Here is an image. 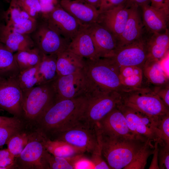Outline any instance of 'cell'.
Segmentation results:
<instances>
[{
  "mask_svg": "<svg viewBox=\"0 0 169 169\" xmlns=\"http://www.w3.org/2000/svg\"><path fill=\"white\" fill-rule=\"evenodd\" d=\"M6 0V1H8V2H9V1H8V0Z\"/></svg>",
  "mask_w": 169,
  "mask_h": 169,
  "instance_id": "cell-54",
  "label": "cell"
},
{
  "mask_svg": "<svg viewBox=\"0 0 169 169\" xmlns=\"http://www.w3.org/2000/svg\"><path fill=\"white\" fill-rule=\"evenodd\" d=\"M84 59L66 50L57 54L56 67L59 76L70 74L82 70Z\"/></svg>",
  "mask_w": 169,
  "mask_h": 169,
  "instance_id": "cell-24",
  "label": "cell"
},
{
  "mask_svg": "<svg viewBox=\"0 0 169 169\" xmlns=\"http://www.w3.org/2000/svg\"><path fill=\"white\" fill-rule=\"evenodd\" d=\"M53 83L56 94L55 102L85 95L89 90L82 69L70 74L59 76Z\"/></svg>",
  "mask_w": 169,
  "mask_h": 169,
  "instance_id": "cell-12",
  "label": "cell"
},
{
  "mask_svg": "<svg viewBox=\"0 0 169 169\" xmlns=\"http://www.w3.org/2000/svg\"><path fill=\"white\" fill-rule=\"evenodd\" d=\"M142 68L137 66L120 67L119 78L121 84L126 88L141 87L143 78Z\"/></svg>",
  "mask_w": 169,
  "mask_h": 169,
  "instance_id": "cell-31",
  "label": "cell"
},
{
  "mask_svg": "<svg viewBox=\"0 0 169 169\" xmlns=\"http://www.w3.org/2000/svg\"><path fill=\"white\" fill-rule=\"evenodd\" d=\"M9 0V2H10V1H11V0Z\"/></svg>",
  "mask_w": 169,
  "mask_h": 169,
  "instance_id": "cell-53",
  "label": "cell"
},
{
  "mask_svg": "<svg viewBox=\"0 0 169 169\" xmlns=\"http://www.w3.org/2000/svg\"><path fill=\"white\" fill-rule=\"evenodd\" d=\"M38 20L31 18L19 23L6 25L13 31L21 34L29 35L36 29Z\"/></svg>",
  "mask_w": 169,
  "mask_h": 169,
  "instance_id": "cell-37",
  "label": "cell"
},
{
  "mask_svg": "<svg viewBox=\"0 0 169 169\" xmlns=\"http://www.w3.org/2000/svg\"><path fill=\"white\" fill-rule=\"evenodd\" d=\"M139 7L136 5L130 6L128 19L122 33L117 40V48L138 40L146 33Z\"/></svg>",
  "mask_w": 169,
  "mask_h": 169,
  "instance_id": "cell-18",
  "label": "cell"
},
{
  "mask_svg": "<svg viewBox=\"0 0 169 169\" xmlns=\"http://www.w3.org/2000/svg\"><path fill=\"white\" fill-rule=\"evenodd\" d=\"M88 101L86 95L55 102L37 121L34 127L45 136L83 120Z\"/></svg>",
  "mask_w": 169,
  "mask_h": 169,
  "instance_id": "cell-1",
  "label": "cell"
},
{
  "mask_svg": "<svg viewBox=\"0 0 169 169\" xmlns=\"http://www.w3.org/2000/svg\"><path fill=\"white\" fill-rule=\"evenodd\" d=\"M91 5L96 8L99 9L101 0H81Z\"/></svg>",
  "mask_w": 169,
  "mask_h": 169,
  "instance_id": "cell-50",
  "label": "cell"
},
{
  "mask_svg": "<svg viewBox=\"0 0 169 169\" xmlns=\"http://www.w3.org/2000/svg\"><path fill=\"white\" fill-rule=\"evenodd\" d=\"M35 130L34 127L26 125L9 139L6 144L7 148L15 157L24 149Z\"/></svg>",
  "mask_w": 169,
  "mask_h": 169,
  "instance_id": "cell-30",
  "label": "cell"
},
{
  "mask_svg": "<svg viewBox=\"0 0 169 169\" xmlns=\"http://www.w3.org/2000/svg\"><path fill=\"white\" fill-rule=\"evenodd\" d=\"M90 159L93 163L94 169H110L103 158L100 146L99 143L98 145L92 153V157Z\"/></svg>",
  "mask_w": 169,
  "mask_h": 169,
  "instance_id": "cell-39",
  "label": "cell"
},
{
  "mask_svg": "<svg viewBox=\"0 0 169 169\" xmlns=\"http://www.w3.org/2000/svg\"><path fill=\"white\" fill-rule=\"evenodd\" d=\"M26 125L22 126L4 125L0 126V149L6 144L9 139Z\"/></svg>",
  "mask_w": 169,
  "mask_h": 169,
  "instance_id": "cell-38",
  "label": "cell"
},
{
  "mask_svg": "<svg viewBox=\"0 0 169 169\" xmlns=\"http://www.w3.org/2000/svg\"><path fill=\"white\" fill-rule=\"evenodd\" d=\"M38 21L36 29L29 34L35 47L46 55L58 54L66 51L70 41L53 31L43 20Z\"/></svg>",
  "mask_w": 169,
  "mask_h": 169,
  "instance_id": "cell-10",
  "label": "cell"
},
{
  "mask_svg": "<svg viewBox=\"0 0 169 169\" xmlns=\"http://www.w3.org/2000/svg\"><path fill=\"white\" fill-rule=\"evenodd\" d=\"M143 75L154 86L169 84V77L161 61L148 59L142 67Z\"/></svg>",
  "mask_w": 169,
  "mask_h": 169,
  "instance_id": "cell-25",
  "label": "cell"
},
{
  "mask_svg": "<svg viewBox=\"0 0 169 169\" xmlns=\"http://www.w3.org/2000/svg\"><path fill=\"white\" fill-rule=\"evenodd\" d=\"M43 54L36 47L16 52L14 56L20 72L38 65Z\"/></svg>",
  "mask_w": 169,
  "mask_h": 169,
  "instance_id": "cell-32",
  "label": "cell"
},
{
  "mask_svg": "<svg viewBox=\"0 0 169 169\" xmlns=\"http://www.w3.org/2000/svg\"><path fill=\"white\" fill-rule=\"evenodd\" d=\"M141 7L142 21L147 33H160L167 29L169 10L157 8L150 4Z\"/></svg>",
  "mask_w": 169,
  "mask_h": 169,
  "instance_id": "cell-20",
  "label": "cell"
},
{
  "mask_svg": "<svg viewBox=\"0 0 169 169\" xmlns=\"http://www.w3.org/2000/svg\"><path fill=\"white\" fill-rule=\"evenodd\" d=\"M147 33L142 38L124 46L117 47L110 58L119 67L137 66L141 68L148 59Z\"/></svg>",
  "mask_w": 169,
  "mask_h": 169,
  "instance_id": "cell-11",
  "label": "cell"
},
{
  "mask_svg": "<svg viewBox=\"0 0 169 169\" xmlns=\"http://www.w3.org/2000/svg\"><path fill=\"white\" fill-rule=\"evenodd\" d=\"M44 144L46 150L53 155L67 158L82 154L85 152L63 141L51 140L44 135Z\"/></svg>",
  "mask_w": 169,
  "mask_h": 169,
  "instance_id": "cell-28",
  "label": "cell"
},
{
  "mask_svg": "<svg viewBox=\"0 0 169 169\" xmlns=\"http://www.w3.org/2000/svg\"><path fill=\"white\" fill-rule=\"evenodd\" d=\"M86 95L88 101L83 121L94 127L121 102V95L116 91L90 89Z\"/></svg>",
  "mask_w": 169,
  "mask_h": 169,
  "instance_id": "cell-6",
  "label": "cell"
},
{
  "mask_svg": "<svg viewBox=\"0 0 169 169\" xmlns=\"http://www.w3.org/2000/svg\"><path fill=\"white\" fill-rule=\"evenodd\" d=\"M20 5L32 18L41 20L57 5L58 0H18Z\"/></svg>",
  "mask_w": 169,
  "mask_h": 169,
  "instance_id": "cell-26",
  "label": "cell"
},
{
  "mask_svg": "<svg viewBox=\"0 0 169 169\" xmlns=\"http://www.w3.org/2000/svg\"><path fill=\"white\" fill-rule=\"evenodd\" d=\"M19 73L14 54L0 42V79L16 77Z\"/></svg>",
  "mask_w": 169,
  "mask_h": 169,
  "instance_id": "cell-27",
  "label": "cell"
},
{
  "mask_svg": "<svg viewBox=\"0 0 169 169\" xmlns=\"http://www.w3.org/2000/svg\"><path fill=\"white\" fill-rule=\"evenodd\" d=\"M86 26L91 36L98 56L100 58L111 57L117 47L116 38L97 22Z\"/></svg>",
  "mask_w": 169,
  "mask_h": 169,
  "instance_id": "cell-15",
  "label": "cell"
},
{
  "mask_svg": "<svg viewBox=\"0 0 169 169\" xmlns=\"http://www.w3.org/2000/svg\"><path fill=\"white\" fill-rule=\"evenodd\" d=\"M38 65L20 72L17 76L19 86L22 91L39 85Z\"/></svg>",
  "mask_w": 169,
  "mask_h": 169,
  "instance_id": "cell-35",
  "label": "cell"
},
{
  "mask_svg": "<svg viewBox=\"0 0 169 169\" xmlns=\"http://www.w3.org/2000/svg\"><path fill=\"white\" fill-rule=\"evenodd\" d=\"M49 27L65 39L71 40L83 26L59 4L41 19Z\"/></svg>",
  "mask_w": 169,
  "mask_h": 169,
  "instance_id": "cell-13",
  "label": "cell"
},
{
  "mask_svg": "<svg viewBox=\"0 0 169 169\" xmlns=\"http://www.w3.org/2000/svg\"><path fill=\"white\" fill-rule=\"evenodd\" d=\"M4 11L2 12L0 10V24L3 23L2 22V19H4L3 16Z\"/></svg>",
  "mask_w": 169,
  "mask_h": 169,
  "instance_id": "cell-51",
  "label": "cell"
},
{
  "mask_svg": "<svg viewBox=\"0 0 169 169\" xmlns=\"http://www.w3.org/2000/svg\"><path fill=\"white\" fill-rule=\"evenodd\" d=\"M67 51L85 59L99 58L91 36L86 26H83L71 40Z\"/></svg>",
  "mask_w": 169,
  "mask_h": 169,
  "instance_id": "cell-21",
  "label": "cell"
},
{
  "mask_svg": "<svg viewBox=\"0 0 169 169\" xmlns=\"http://www.w3.org/2000/svg\"><path fill=\"white\" fill-rule=\"evenodd\" d=\"M95 126L101 132L107 135L136 138L129 129L124 114L117 106Z\"/></svg>",
  "mask_w": 169,
  "mask_h": 169,
  "instance_id": "cell-16",
  "label": "cell"
},
{
  "mask_svg": "<svg viewBox=\"0 0 169 169\" xmlns=\"http://www.w3.org/2000/svg\"><path fill=\"white\" fill-rule=\"evenodd\" d=\"M25 125L23 122L20 119L13 116L7 117L0 116V126L4 125H12L22 126Z\"/></svg>",
  "mask_w": 169,
  "mask_h": 169,
  "instance_id": "cell-46",
  "label": "cell"
},
{
  "mask_svg": "<svg viewBox=\"0 0 169 169\" xmlns=\"http://www.w3.org/2000/svg\"><path fill=\"white\" fill-rule=\"evenodd\" d=\"M158 143L155 142L153 152V156L149 169H159L158 161Z\"/></svg>",
  "mask_w": 169,
  "mask_h": 169,
  "instance_id": "cell-47",
  "label": "cell"
},
{
  "mask_svg": "<svg viewBox=\"0 0 169 169\" xmlns=\"http://www.w3.org/2000/svg\"><path fill=\"white\" fill-rule=\"evenodd\" d=\"M129 7L125 4L101 12L97 23L109 30L117 40L128 19Z\"/></svg>",
  "mask_w": 169,
  "mask_h": 169,
  "instance_id": "cell-17",
  "label": "cell"
},
{
  "mask_svg": "<svg viewBox=\"0 0 169 169\" xmlns=\"http://www.w3.org/2000/svg\"><path fill=\"white\" fill-rule=\"evenodd\" d=\"M69 0V1H70V0Z\"/></svg>",
  "mask_w": 169,
  "mask_h": 169,
  "instance_id": "cell-52",
  "label": "cell"
},
{
  "mask_svg": "<svg viewBox=\"0 0 169 169\" xmlns=\"http://www.w3.org/2000/svg\"><path fill=\"white\" fill-rule=\"evenodd\" d=\"M117 107L124 114L129 129L136 138L146 141H157L159 145L165 144L158 127L160 116H149L120 102Z\"/></svg>",
  "mask_w": 169,
  "mask_h": 169,
  "instance_id": "cell-7",
  "label": "cell"
},
{
  "mask_svg": "<svg viewBox=\"0 0 169 169\" xmlns=\"http://www.w3.org/2000/svg\"><path fill=\"white\" fill-rule=\"evenodd\" d=\"M3 111L22 120V91L17 76L0 79V112Z\"/></svg>",
  "mask_w": 169,
  "mask_h": 169,
  "instance_id": "cell-14",
  "label": "cell"
},
{
  "mask_svg": "<svg viewBox=\"0 0 169 169\" xmlns=\"http://www.w3.org/2000/svg\"><path fill=\"white\" fill-rule=\"evenodd\" d=\"M147 141L135 155L131 161L123 169H144L149 157L153 154L154 146Z\"/></svg>",
  "mask_w": 169,
  "mask_h": 169,
  "instance_id": "cell-34",
  "label": "cell"
},
{
  "mask_svg": "<svg viewBox=\"0 0 169 169\" xmlns=\"http://www.w3.org/2000/svg\"><path fill=\"white\" fill-rule=\"evenodd\" d=\"M4 20L6 25L22 23L31 17L22 6L18 0H11L9 5L4 12Z\"/></svg>",
  "mask_w": 169,
  "mask_h": 169,
  "instance_id": "cell-33",
  "label": "cell"
},
{
  "mask_svg": "<svg viewBox=\"0 0 169 169\" xmlns=\"http://www.w3.org/2000/svg\"><path fill=\"white\" fill-rule=\"evenodd\" d=\"M14 159L8 148L0 149V169H14Z\"/></svg>",
  "mask_w": 169,
  "mask_h": 169,
  "instance_id": "cell-41",
  "label": "cell"
},
{
  "mask_svg": "<svg viewBox=\"0 0 169 169\" xmlns=\"http://www.w3.org/2000/svg\"><path fill=\"white\" fill-rule=\"evenodd\" d=\"M120 93L121 104L149 116L158 118L169 114V108L149 88H129Z\"/></svg>",
  "mask_w": 169,
  "mask_h": 169,
  "instance_id": "cell-5",
  "label": "cell"
},
{
  "mask_svg": "<svg viewBox=\"0 0 169 169\" xmlns=\"http://www.w3.org/2000/svg\"><path fill=\"white\" fill-rule=\"evenodd\" d=\"M151 5L159 9L169 10V0H150Z\"/></svg>",
  "mask_w": 169,
  "mask_h": 169,
  "instance_id": "cell-48",
  "label": "cell"
},
{
  "mask_svg": "<svg viewBox=\"0 0 169 169\" xmlns=\"http://www.w3.org/2000/svg\"><path fill=\"white\" fill-rule=\"evenodd\" d=\"M46 137L51 140L64 141L91 153L98 143L95 127L83 121Z\"/></svg>",
  "mask_w": 169,
  "mask_h": 169,
  "instance_id": "cell-8",
  "label": "cell"
},
{
  "mask_svg": "<svg viewBox=\"0 0 169 169\" xmlns=\"http://www.w3.org/2000/svg\"><path fill=\"white\" fill-rule=\"evenodd\" d=\"M94 169L93 163L90 159L83 156L80 155L76 161L74 169Z\"/></svg>",
  "mask_w": 169,
  "mask_h": 169,
  "instance_id": "cell-45",
  "label": "cell"
},
{
  "mask_svg": "<svg viewBox=\"0 0 169 169\" xmlns=\"http://www.w3.org/2000/svg\"><path fill=\"white\" fill-rule=\"evenodd\" d=\"M148 34L146 38L148 59L161 61L168 51V30L167 29L163 32Z\"/></svg>",
  "mask_w": 169,
  "mask_h": 169,
  "instance_id": "cell-23",
  "label": "cell"
},
{
  "mask_svg": "<svg viewBox=\"0 0 169 169\" xmlns=\"http://www.w3.org/2000/svg\"><path fill=\"white\" fill-rule=\"evenodd\" d=\"M95 129L102 155L110 169H123L148 141L111 136Z\"/></svg>",
  "mask_w": 169,
  "mask_h": 169,
  "instance_id": "cell-2",
  "label": "cell"
},
{
  "mask_svg": "<svg viewBox=\"0 0 169 169\" xmlns=\"http://www.w3.org/2000/svg\"><path fill=\"white\" fill-rule=\"evenodd\" d=\"M57 54H43L38 66L39 85L54 81L59 76L56 67Z\"/></svg>",
  "mask_w": 169,
  "mask_h": 169,
  "instance_id": "cell-29",
  "label": "cell"
},
{
  "mask_svg": "<svg viewBox=\"0 0 169 169\" xmlns=\"http://www.w3.org/2000/svg\"><path fill=\"white\" fill-rule=\"evenodd\" d=\"M81 154L61 157L54 156L46 150L45 157L49 169H74L75 164Z\"/></svg>",
  "mask_w": 169,
  "mask_h": 169,
  "instance_id": "cell-36",
  "label": "cell"
},
{
  "mask_svg": "<svg viewBox=\"0 0 169 169\" xmlns=\"http://www.w3.org/2000/svg\"><path fill=\"white\" fill-rule=\"evenodd\" d=\"M158 153L159 169H169V145L165 144L159 145Z\"/></svg>",
  "mask_w": 169,
  "mask_h": 169,
  "instance_id": "cell-42",
  "label": "cell"
},
{
  "mask_svg": "<svg viewBox=\"0 0 169 169\" xmlns=\"http://www.w3.org/2000/svg\"><path fill=\"white\" fill-rule=\"evenodd\" d=\"M128 0H101L98 10L100 12L119 6L126 4Z\"/></svg>",
  "mask_w": 169,
  "mask_h": 169,
  "instance_id": "cell-44",
  "label": "cell"
},
{
  "mask_svg": "<svg viewBox=\"0 0 169 169\" xmlns=\"http://www.w3.org/2000/svg\"><path fill=\"white\" fill-rule=\"evenodd\" d=\"M0 42L13 53L35 47L29 35L13 31L3 23L0 24Z\"/></svg>",
  "mask_w": 169,
  "mask_h": 169,
  "instance_id": "cell-22",
  "label": "cell"
},
{
  "mask_svg": "<svg viewBox=\"0 0 169 169\" xmlns=\"http://www.w3.org/2000/svg\"><path fill=\"white\" fill-rule=\"evenodd\" d=\"M44 138L43 134L35 130L23 150L15 157L14 169H49Z\"/></svg>",
  "mask_w": 169,
  "mask_h": 169,
  "instance_id": "cell-9",
  "label": "cell"
},
{
  "mask_svg": "<svg viewBox=\"0 0 169 169\" xmlns=\"http://www.w3.org/2000/svg\"><path fill=\"white\" fill-rule=\"evenodd\" d=\"M158 127L162 141L165 144L169 145V114L159 117Z\"/></svg>",
  "mask_w": 169,
  "mask_h": 169,
  "instance_id": "cell-40",
  "label": "cell"
},
{
  "mask_svg": "<svg viewBox=\"0 0 169 169\" xmlns=\"http://www.w3.org/2000/svg\"><path fill=\"white\" fill-rule=\"evenodd\" d=\"M150 0H128L126 4L128 6L136 5L141 7L144 5L150 4Z\"/></svg>",
  "mask_w": 169,
  "mask_h": 169,
  "instance_id": "cell-49",
  "label": "cell"
},
{
  "mask_svg": "<svg viewBox=\"0 0 169 169\" xmlns=\"http://www.w3.org/2000/svg\"><path fill=\"white\" fill-rule=\"evenodd\" d=\"M59 4L83 26L97 22L100 13L93 6L81 0H61Z\"/></svg>",
  "mask_w": 169,
  "mask_h": 169,
  "instance_id": "cell-19",
  "label": "cell"
},
{
  "mask_svg": "<svg viewBox=\"0 0 169 169\" xmlns=\"http://www.w3.org/2000/svg\"><path fill=\"white\" fill-rule=\"evenodd\" d=\"M53 81L22 90L21 120L25 124L34 127L37 121L55 102L56 94Z\"/></svg>",
  "mask_w": 169,
  "mask_h": 169,
  "instance_id": "cell-4",
  "label": "cell"
},
{
  "mask_svg": "<svg viewBox=\"0 0 169 169\" xmlns=\"http://www.w3.org/2000/svg\"><path fill=\"white\" fill-rule=\"evenodd\" d=\"M82 70L89 89L120 93L127 89L120 83V67L110 58L84 59Z\"/></svg>",
  "mask_w": 169,
  "mask_h": 169,
  "instance_id": "cell-3",
  "label": "cell"
},
{
  "mask_svg": "<svg viewBox=\"0 0 169 169\" xmlns=\"http://www.w3.org/2000/svg\"><path fill=\"white\" fill-rule=\"evenodd\" d=\"M151 90L159 96L165 105L169 108V84L163 85L154 86L153 88Z\"/></svg>",
  "mask_w": 169,
  "mask_h": 169,
  "instance_id": "cell-43",
  "label": "cell"
}]
</instances>
